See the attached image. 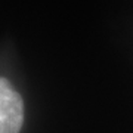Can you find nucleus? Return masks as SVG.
<instances>
[{
  "label": "nucleus",
  "mask_w": 133,
  "mask_h": 133,
  "mask_svg": "<svg viewBox=\"0 0 133 133\" xmlns=\"http://www.w3.org/2000/svg\"><path fill=\"white\" fill-rule=\"evenodd\" d=\"M24 123V102L10 81L0 77V133H19Z\"/></svg>",
  "instance_id": "1"
}]
</instances>
